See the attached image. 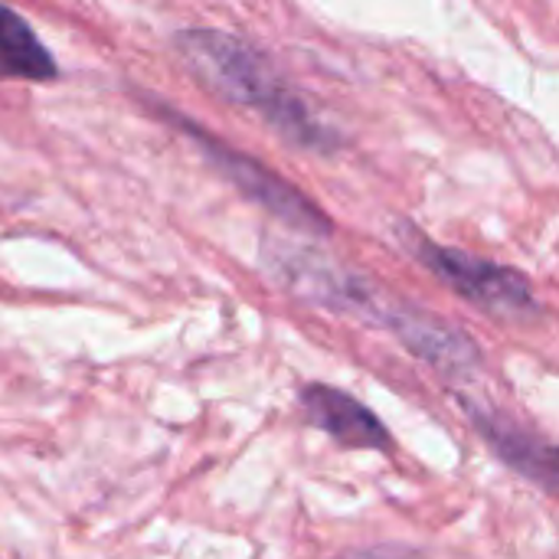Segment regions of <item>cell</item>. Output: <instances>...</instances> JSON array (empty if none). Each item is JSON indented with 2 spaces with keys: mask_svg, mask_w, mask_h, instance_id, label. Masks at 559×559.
Instances as JSON below:
<instances>
[{
  "mask_svg": "<svg viewBox=\"0 0 559 559\" xmlns=\"http://www.w3.org/2000/svg\"><path fill=\"white\" fill-rule=\"evenodd\" d=\"M413 252L439 282H445L455 295H462L475 308L488 311L491 318L531 321L540 311L531 282L518 269L498 265L491 259L468 255L462 249L439 246V242H432V239H426L419 233L413 239Z\"/></svg>",
  "mask_w": 559,
  "mask_h": 559,
  "instance_id": "3",
  "label": "cell"
},
{
  "mask_svg": "<svg viewBox=\"0 0 559 559\" xmlns=\"http://www.w3.org/2000/svg\"><path fill=\"white\" fill-rule=\"evenodd\" d=\"M301 409L311 426L324 429L344 449H380V452L393 449V439L380 423V416L370 413L354 396H347L344 390L311 383L301 390Z\"/></svg>",
  "mask_w": 559,
  "mask_h": 559,
  "instance_id": "6",
  "label": "cell"
},
{
  "mask_svg": "<svg viewBox=\"0 0 559 559\" xmlns=\"http://www.w3.org/2000/svg\"><path fill=\"white\" fill-rule=\"evenodd\" d=\"M164 118H170V124H177L200 147V154L206 157V164L219 177H226L246 200L259 203L278 223H285L298 233H308V236H331L334 233V223L328 219V213L311 197L295 190L285 177H278L275 170H269L255 157L229 147L226 141L213 138L206 128H200L197 121H190L177 111H164Z\"/></svg>",
  "mask_w": 559,
  "mask_h": 559,
  "instance_id": "2",
  "label": "cell"
},
{
  "mask_svg": "<svg viewBox=\"0 0 559 559\" xmlns=\"http://www.w3.org/2000/svg\"><path fill=\"white\" fill-rule=\"evenodd\" d=\"M462 406H465L468 419L475 423L478 436L491 445V452L508 468H514L521 478H527L547 491H559V445L540 439L537 432L518 429L511 419L491 413L488 406H481L475 400L462 396Z\"/></svg>",
  "mask_w": 559,
  "mask_h": 559,
  "instance_id": "5",
  "label": "cell"
},
{
  "mask_svg": "<svg viewBox=\"0 0 559 559\" xmlns=\"http://www.w3.org/2000/svg\"><path fill=\"white\" fill-rule=\"evenodd\" d=\"M0 75L26 79V82H49L56 75V62L29 23L0 3Z\"/></svg>",
  "mask_w": 559,
  "mask_h": 559,
  "instance_id": "7",
  "label": "cell"
},
{
  "mask_svg": "<svg viewBox=\"0 0 559 559\" xmlns=\"http://www.w3.org/2000/svg\"><path fill=\"white\" fill-rule=\"evenodd\" d=\"M334 559H426L413 547H396V544H383V547H364V550H347Z\"/></svg>",
  "mask_w": 559,
  "mask_h": 559,
  "instance_id": "8",
  "label": "cell"
},
{
  "mask_svg": "<svg viewBox=\"0 0 559 559\" xmlns=\"http://www.w3.org/2000/svg\"><path fill=\"white\" fill-rule=\"evenodd\" d=\"M373 324L393 331L413 357L426 360L429 367H436L445 377H465V373L478 370V364H481V350L475 347V341L465 331L452 328L449 321H442L423 308H413L409 301H396L386 295Z\"/></svg>",
  "mask_w": 559,
  "mask_h": 559,
  "instance_id": "4",
  "label": "cell"
},
{
  "mask_svg": "<svg viewBox=\"0 0 559 559\" xmlns=\"http://www.w3.org/2000/svg\"><path fill=\"white\" fill-rule=\"evenodd\" d=\"M187 69L229 105L255 111L278 138L311 154H334L341 134L269 66V59L223 29H183L177 36Z\"/></svg>",
  "mask_w": 559,
  "mask_h": 559,
  "instance_id": "1",
  "label": "cell"
}]
</instances>
